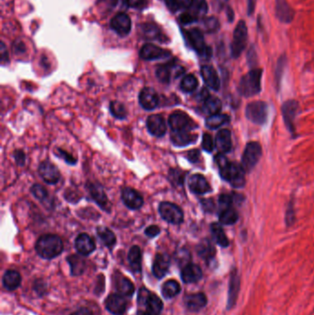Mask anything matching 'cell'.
Returning a JSON list of instances; mask_svg holds the SVG:
<instances>
[{
  "instance_id": "24",
  "label": "cell",
  "mask_w": 314,
  "mask_h": 315,
  "mask_svg": "<svg viewBox=\"0 0 314 315\" xmlns=\"http://www.w3.org/2000/svg\"><path fill=\"white\" fill-rule=\"evenodd\" d=\"M141 34L147 40L161 42V43L169 41L167 37L162 33V31L158 28L157 26L152 23L142 24Z\"/></svg>"
},
{
  "instance_id": "61",
  "label": "cell",
  "mask_w": 314,
  "mask_h": 315,
  "mask_svg": "<svg viewBox=\"0 0 314 315\" xmlns=\"http://www.w3.org/2000/svg\"><path fill=\"white\" fill-rule=\"evenodd\" d=\"M71 315H89V311L86 310H81L72 313Z\"/></svg>"
},
{
  "instance_id": "5",
  "label": "cell",
  "mask_w": 314,
  "mask_h": 315,
  "mask_svg": "<svg viewBox=\"0 0 314 315\" xmlns=\"http://www.w3.org/2000/svg\"><path fill=\"white\" fill-rule=\"evenodd\" d=\"M184 35H185V39L189 44V46H191L194 51L198 52L199 56L207 57V58L211 56L212 55L211 48L206 45L202 31L199 29L193 28L192 30L185 31Z\"/></svg>"
},
{
  "instance_id": "14",
  "label": "cell",
  "mask_w": 314,
  "mask_h": 315,
  "mask_svg": "<svg viewBox=\"0 0 314 315\" xmlns=\"http://www.w3.org/2000/svg\"><path fill=\"white\" fill-rule=\"evenodd\" d=\"M111 27L118 35L127 36L131 31V19L126 13H118L111 19Z\"/></svg>"
},
{
  "instance_id": "62",
  "label": "cell",
  "mask_w": 314,
  "mask_h": 315,
  "mask_svg": "<svg viewBox=\"0 0 314 315\" xmlns=\"http://www.w3.org/2000/svg\"><path fill=\"white\" fill-rule=\"evenodd\" d=\"M228 16L229 21H233V19H234V13H233L232 10L229 9V8H228Z\"/></svg>"
},
{
  "instance_id": "22",
  "label": "cell",
  "mask_w": 314,
  "mask_h": 315,
  "mask_svg": "<svg viewBox=\"0 0 314 315\" xmlns=\"http://www.w3.org/2000/svg\"><path fill=\"white\" fill-rule=\"evenodd\" d=\"M75 247L78 254L82 255H89L96 248L95 243L91 236L86 233H81L76 237L75 241Z\"/></svg>"
},
{
  "instance_id": "35",
  "label": "cell",
  "mask_w": 314,
  "mask_h": 315,
  "mask_svg": "<svg viewBox=\"0 0 314 315\" xmlns=\"http://www.w3.org/2000/svg\"><path fill=\"white\" fill-rule=\"evenodd\" d=\"M221 108H222V104L218 98L208 97V99L204 102L203 110L206 113L213 115V114H217L220 112Z\"/></svg>"
},
{
  "instance_id": "57",
  "label": "cell",
  "mask_w": 314,
  "mask_h": 315,
  "mask_svg": "<svg viewBox=\"0 0 314 315\" xmlns=\"http://www.w3.org/2000/svg\"><path fill=\"white\" fill-rule=\"evenodd\" d=\"M1 61H2L3 65L9 62V54H8V51L6 50L4 43H1Z\"/></svg>"
},
{
  "instance_id": "23",
  "label": "cell",
  "mask_w": 314,
  "mask_h": 315,
  "mask_svg": "<svg viewBox=\"0 0 314 315\" xmlns=\"http://www.w3.org/2000/svg\"><path fill=\"white\" fill-rule=\"evenodd\" d=\"M298 110H299V104L296 101H288L284 103L283 107H282L284 121L286 123V126L292 132L295 129L294 120L297 115Z\"/></svg>"
},
{
  "instance_id": "64",
  "label": "cell",
  "mask_w": 314,
  "mask_h": 315,
  "mask_svg": "<svg viewBox=\"0 0 314 315\" xmlns=\"http://www.w3.org/2000/svg\"><path fill=\"white\" fill-rule=\"evenodd\" d=\"M138 315H154L152 314L151 312H149V311H141V312H139Z\"/></svg>"
},
{
  "instance_id": "39",
  "label": "cell",
  "mask_w": 314,
  "mask_h": 315,
  "mask_svg": "<svg viewBox=\"0 0 314 315\" xmlns=\"http://www.w3.org/2000/svg\"><path fill=\"white\" fill-rule=\"evenodd\" d=\"M198 254L205 260L212 259L216 254L214 246L208 241H204L198 245Z\"/></svg>"
},
{
  "instance_id": "47",
  "label": "cell",
  "mask_w": 314,
  "mask_h": 315,
  "mask_svg": "<svg viewBox=\"0 0 314 315\" xmlns=\"http://www.w3.org/2000/svg\"><path fill=\"white\" fill-rule=\"evenodd\" d=\"M169 178L174 185L182 186L185 179V173H183V172L177 169H172L169 173Z\"/></svg>"
},
{
  "instance_id": "52",
  "label": "cell",
  "mask_w": 314,
  "mask_h": 315,
  "mask_svg": "<svg viewBox=\"0 0 314 315\" xmlns=\"http://www.w3.org/2000/svg\"><path fill=\"white\" fill-rule=\"evenodd\" d=\"M14 159L15 162L19 166H23L26 161L25 153L23 152V150L21 149H17L14 151Z\"/></svg>"
},
{
  "instance_id": "13",
  "label": "cell",
  "mask_w": 314,
  "mask_h": 315,
  "mask_svg": "<svg viewBox=\"0 0 314 315\" xmlns=\"http://www.w3.org/2000/svg\"><path fill=\"white\" fill-rule=\"evenodd\" d=\"M147 128L149 134L157 137H162L167 132V126L162 114H152L147 117Z\"/></svg>"
},
{
  "instance_id": "19",
  "label": "cell",
  "mask_w": 314,
  "mask_h": 315,
  "mask_svg": "<svg viewBox=\"0 0 314 315\" xmlns=\"http://www.w3.org/2000/svg\"><path fill=\"white\" fill-rule=\"evenodd\" d=\"M276 16L284 23H290L295 17V11L286 0H276Z\"/></svg>"
},
{
  "instance_id": "21",
  "label": "cell",
  "mask_w": 314,
  "mask_h": 315,
  "mask_svg": "<svg viewBox=\"0 0 314 315\" xmlns=\"http://www.w3.org/2000/svg\"><path fill=\"white\" fill-rule=\"evenodd\" d=\"M241 280L236 270H233L230 274L229 285H228V309H231L234 307L236 301L238 300L239 292H240Z\"/></svg>"
},
{
  "instance_id": "8",
  "label": "cell",
  "mask_w": 314,
  "mask_h": 315,
  "mask_svg": "<svg viewBox=\"0 0 314 315\" xmlns=\"http://www.w3.org/2000/svg\"><path fill=\"white\" fill-rule=\"evenodd\" d=\"M159 212L162 219L169 223L179 225L183 221V212L180 207L171 202H162L159 206Z\"/></svg>"
},
{
  "instance_id": "10",
  "label": "cell",
  "mask_w": 314,
  "mask_h": 315,
  "mask_svg": "<svg viewBox=\"0 0 314 315\" xmlns=\"http://www.w3.org/2000/svg\"><path fill=\"white\" fill-rule=\"evenodd\" d=\"M246 116L250 121L263 125L266 122L268 117V108L266 103L263 102H253L246 107Z\"/></svg>"
},
{
  "instance_id": "18",
  "label": "cell",
  "mask_w": 314,
  "mask_h": 315,
  "mask_svg": "<svg viewBox=\"0 0 314 315\" xmlns=\"http://www.w3.org/2000/svg\"><path fill=\"white\" fill-rule=\"evenodd\" d=\"M107 310L114 315H122L127 310V300L121 294H111L105 301Z\"/></svg>"
},
{
  "instance_id": "38",
  "label": "cell",
  "mask_w": 314,
  "mask_h": 315,
  "mask_svg": "<svg viewBox=\"0 0 314 315\" xmlns=\"http://www.w3.org/2000/svg\"><path fill=\"white\" fill-rule=\"evenodd\" d=\"M162 294L167 298H173L176 295L179 294V292L181 291V287L175 280H169L167 282H165L162 286Z\"/></svg>"
},
{
  "instance_id": "15",
  "label": "cell",
  "mask_w": 314,
  "mask_h": 315,
  "mask_svg": "<svg viewBox=\"0 0 314 315\" xmlns=\"http://www.w3.org/2000/svg\"><path fill=\"white\" fill-rule=\"evenodd\" d=\"M122 200L128 209L137 210L144 204V199L140 193L131 187H125L122 190Z\"/></svg>"
},
{
  "instance_id": "54",
  "label": "cell",
  "mask_w": 314,
  "mask_h": 315,
  "mask_svg": "<svg viewBox=\"0 0 314 315\" xmlns=\"http://www.w3.org/2000/svg\"><path fill=\"white\" fill-rule=\"evenodd\" d=\"M199 157H200V151L198 149H192L187 153L188 161L190 163H198Z\"/></svg>"
},
{
  "instance_id": "3",
  "label": "cell",
  "mask_w": 314,
  "mask_h": 315,
  "mask_svg": "<svg viewBox=\"0 0 314 315\" xmlns=\"http://www.w3.org/2000/svg\"><path fill=\"white\" fill-rule=\"evenodd\" d=\"M262 69H253L243 76L239 84V92L245 97L256 95L261 91Z\"/></svg>"
},
{
  "instance_id": "2",
  "label": "cell",
  "mask_w": 314,
  "mask_h": 315,
  "mask_svg": "<svg viewBox=\"0 0 314 315\" xmlns=\"http://www.w3.org/2000/svg\"><path fill=\"white\" fill-rule=\"evenodd\" d=\"M35 249L41 257L45 259H53L63 252L64 244L57 235L46 234L38 239Z\"/></svg>"
},
{
  "instance_id": "44",
  "label": "cell",
  "mask_w": 314,
  "mask_h": 315,
  "mask_svg": "<svg viewBox=\"0 0 314 315\" xmlns=\"http://www.w3.org/2000/svg\"><path fill=\"white\" fill-rule=\"evenodd\" d=\"M172 66L170 64L159 66L157 71H156L158 80L162 83H165V84L170 83L171 77H172Z\"/></svg>"
},
{
  "instance_id": "55",
  "label": "cell",
  "mask_w": 314,
  "mask_h": 315,
  "mask_svg": "<svg viewBox=\"0 0 314 315\" xmlns=\"http://www.w3.org/2000/svg\"><path fill=\"white\" fill-rule=\"evenodd\" d=\"M113 7L115 8V9H118V10H120V11H125V10H127L128 9V2H127V0H114V2H113Z\"/></svg>"
},
{
  "instance_id": "9",
  "label": "cell",
  "mask_w": 314,
  "mask_h": 315,
  "mask_svg": "<svg viewBox=\"0 0 314 315\" xmlns=\"http://www.w3.org/2000/svg\"><path fill=\"white\" fill-rule=\"evenodd\" d=\"M169 126L172 128V132H183L191 131L193 129L194 124L186 112L177 111L169 117Z\"/></svg>"
},
{
  "instance_id": "49",
  "label": "cell",
  "mask_w": 314,
  "mask_h": 315,
  "mask_svg": "<svg viewBox=\"0 0 314 315\" xmlns=\"http://www.w3.org/2000/svg\"><path fill=\"white\" fill-rule=\"evenodd\" d=\"M204 27L208 32H215V31H218V28H219V22L214 17L207 18L204 20Z\"/></svg>"
},
{
  "instance_id": "4",
  "label": "cell",
  "mask_w": 314,
  "mask_h": 315,
  "mask_svg": "<svg viewBox=\"0 0 314 315\" xmlns=\"http://www.w3.org/2000/svg\"><path fill=\"white\" fill-rule=\"evenodd\" d=\"M208 11V3L206 0H192L187 10L180 16V21L184 25L191 24L204 18Z\"/></svg>"
},
{
  "instance_id": "27",
  "label": "cell",
  "mask_w": 314,
  "mask_h": 315,
  "mask_svg": "<svg viewBox=\"0 0 314 315\" xmlns=\"http://www.w3.org/2000/svg\"><path fill=\"white\" fill-rule=\"evenodd\" d=\"M182 280L185 283H195L202 279V270L198 264H188L182 270Z\"/></svg>"
},
{
  "instance_id": "26",
  "label": "cell",
  "mask_w": 314,
  "mask_h": 315,
  "mask_svg": "<svg viewBox=\"0 0 314 315\" xmlns=\"http://www.w3.org/2000/svg\"><path fill=\"white\" fill-rule=\"evenodd\" d=\"M201 76L205 83L210 89H212L214 91H218L220 87V82H219L218 73L213 66H203L201 67Z\"/></svg>"
},
{
  "instance_id": "31",
  "label": "cell",
  "mask_w": 314,
  "mask_h": 315,
  "mask_svg": "<svg viewBox=\"0 0 314 315\" xmlns=\"http://www.w3.org/2000/svg\"><path fill=\"white\" fill-rule=\"evenodd\" d=\"M21 282L20 274L14 270H9L3 277V285L7 290H14L19 287Z\"/></svg>"
},
{
  "instance_id": "7",
  "label": "cell",
  "mask_w": 314,
  "mask_h": 315,
  "mask_svg": "<svg viewBox=\"0 0 314 315\" xmlns=\"http://www.w3.org/2000/svg\"><path fill=\"white\" fill-rule=\"evenodd\" d=\"M262 156V147L257 142H250L245 147L242 161V167L244 172L250 173Z\"/></svg>"
},
{
  "instance_id": "20",
  "label": "cell",
  "mask_w": 314,
  "mask_h": 315,
  "mask_svg": "<svg viewBox=\"0 0 314 315\" xmlns=\"http://www.w3.org/2000/svg\"><path fill=\"white\" fill-rule=\"evenodd\" d=\"M189 188L192 193L197 194H204L211 191V186L208 183L207 179L201 174H193L188 182Z\"/></svg>"
},
{
  "instance_id": "43",
  "label": "cell",
  "mask_w": 314,
  "mask_h": 315,
  "mask_svg": "<svg viewBox=\"0 0 314 315\" xmlns=\"http://www.w3.org/2000/svg\"><path fill=\"white\" fill-rule=\"evenodd\" d=\"M198 86V78L193 75H186L181 82V90L182 92L190 93L197 90Z\"/></svg>"
},
{
  "instance_id": "59",
  "label": "cell",
  "mask_w": 314,
  "mask_h": 315,
  "mask_svg": "<svg viewBox=\"0 0 314 315\" xmlns=\"http://www.w3.org/2000/svg\"><path fill=\"white\" fill-rule=\"evenodd\" d=\"M202 206L204 209H205L206 211H208V212H211V211H213V209L215 208V206H214V203H213L212 200H210V199H208V200H203Z\"/></svg>"
},
{
  "instance_id": "16",
  "label": "cell",
  "mask_w": 314,
  "mask_h": 315,
  "mask_svg": "<svg viewBox=\"0 0 314 315\" xmlns=\"http://www.w3.org/2000/svg\"><path fill=\"white\" fill-rule=\"evenodd\" d=\"M88 190L91 193V198L98 204V206L107 212H110L111 205L109 202V199L107 198L106 193L101 185L98 183H90L88 184Z\"/></svg>"
},
{
  "instance_id": "6",
  "label": "cell",
  "mask_w": 314,
  "mask_h": 315,
  "mask_svg": "<svg viewBox=\"0 0 314 315\" xmlns=\"http://www.w3.org/2000/svg\"><path fill=\"white\" fill-rule=\"evenodd\" d=\"M248 39V29L244 21H239L233 32V39L230 46L231 56L237 58L244 51Z\"/></svg>"
},
{
  "instance_id": "34",
  "label": "cell",
  "mask_w": 314,
  "mask_h": 315,
  "mask_svg": "<svg viewBox=\"0 0 314 315\" xmlns=\"http://www.w3.org/2000/svg\"><path fill=\"white\" fill-rule=\"evenodd\" d=\"M144 305L147 307V311L151 312L152 314L154 315L160 314L162 310V308H163L162 300L158 296L153 295L152 293L148 295L147 300Z\"/></svg>"
},
{
  "instance_id": "41",
  "label": "cell",
  "mask_w": 314,
  "mask_h": 315,
  "mask_svg": "<svg viewBox=\"0 0 314 315\" xmlns=\"http://www.w3.org/2000/svg\"><path fill=\"white\" fill-rule=\"evenodd\" d=\"M238 213L230 208L223 209L219 214V221L224 225H232L238 220Z\"/></svg>"
},
{
  "instance_id": "33",
  "label": "cell",
  "mask_w": 314,
  "mask_h": 315,
  "mask_svg": "<svg viewBox=\"0 0 314 315\" xmlns=\"http://www.w3.org/2000/svg\"><path fill=\"white\" fill-rule=\"evenodd\" d=\"M141 250L138 246L135 245L131 247L128 253V261L132 269L136 273L141 271Z\"/></svg>"
},
{
  "instance_id": "12",
  "label": "cell",
  "mask_w": 314,
  "mask_h": 315,
  "mask_svg": "<svg viewBox=\"0 0 314 315\" xmlns=\"http://www.w3.org/2000/svg\"><path fill=\"white\" fill-rule=\"evenodd\" d=\"M139 56L143 60L152 61L169 57L171 56V52L168 51L166 49H162L161 47L154 46L152 44H146L142 46L139 52Z\"/></svg>"
},
{
  "instance_id": "50",
  "label": "cell",
  "mask_w": 314,
  "mask_h": 315,
  "mask_svg": "<svg viewBox=\"0 0 314 315\" xmlns=\"http://www.w3.org/2000/svg\"><path fill=\"white\" fill-rule=\"evenodd\" d=\"M57 157L63 159L67 164L69 165H75L76 163V158L73 157L71 154L66 152L65 150H63L62 148H56V152H55Z\"/></svg>"
},
{
  "instance_id": "1",
  "label": "cell",
  "mask_w": 314,
  "mask_h": 315,
  "mask_svg": "<svg viewBox=\"0 0 314 315\" xmlns=\"http://www.w3.org/2000/svg\"><path fill=\"white\" fill-rule=\"evenodd\" d=\"M216 163L218 164L221 177L229 182L234 187L240 188L245 184V172L242 166L230 163L222 153L217 155Z\"/></svg>"
},
{
  "instance_id": "25",
  "label": "cell",
  "mask_w": 314,
  "mask_h": 315,
  "mask_svg": "<svg viewBox=\"0 0 314 315\" xmlns=\"http://www.w3.org/2000/svg\"><path fill=\"white\" fill-rule=\"evenodd\" d=\"M170 267V257L166 254H158L154 260L152 271L158 279H162L167 274Z\"/></svg>"
},
{
  "instance_id": "29",
  "label": "cell",
  "mask_w": 314,
  "mask_h": 315,
  "mask_svg": "<svg viewBox=\"0 0 314 315\" xmlns=\"http://www.w3.org/2000/svg\"><path fill=\"white\" fill-rule=\"evenodd\" d=\"M184 301H185L186 307L192 311H198L201 310L208 303L207 297L203 293L188 295L185 297Z\"/></svg>"
},
{
  "instance_id": "32",
  "label": "cell",
  "mask_w": 314,
  "mask_h": 315,
  "mask_svg": "<svg viewBox=\"0 0 314 315\" xmlns=\"http://www.w3.org/2000/svg\"><path fill=\"white\" fill-rule=\"evenodd\" d=\"M97 234H98V237L101 240V243L109 248H111L114 244H116L115 235L111 231V229H108L107 227H103V226L98 227L97 228Z\"/></svg>"
},
{
  "instance_id": "53",
  "label": "cell",
  "mask_w": 314,
  "mask_h": 315,
  "mask_svg": "<svg viewBox=\"0 0 314 315\" xmlns=\"http://www.w3.org/2000/svg\"><path fill=\"white\" fill-rule=\"evenodd\" d=\"M160 233H161V229L156 225H151V226L147 227L146 230H145V234L148 237H150V238H154V237H156Z\"/></svg>"
},
{
  "instance_id": "60",
  "label": "cell",
  "mask_w": 314,
  "mask_h": 315,
  "mask_svg": "<svg viewBox=\"0 0 314 315\" xmlns=\"http://www.w3.org/2000/svg\"><path fill=\"white\" fill-rule=\"evenodd\" d=\"M128 5L132 8H139L144 4L145 0H127Z\"/></svg>"
},
{
  "instance_id": "51",
  "label": "cell",
  "mask_w": 314,
  "mask_h": 315,
  "mask_svg": "<svg viewBox=\"0 0 314 315\" xmlns=\"http://www.w3.org/2000/svg\"><path fill=\"white\" fill-rule=\"evenodd\" d=\"M214 141L213 138L209 134H204L202 139V147L205 151L207 152H211L214 148Z\"/></svg>"
},
{
  "instance_id": "45",
  "label": "cell",
  "mask_w": 314,
  "mask_h": 315,
  "mask_svg": "<svg viewBox=\"0 0 314 315\" xmlns=\"http://www.w3.org/2000/svg\"><path fill=\"white\" fill-rule=\"evenodd\" d=\"M165 3L170 11L175 13L182 10H187L191 4V0H165Z\"/></svg>"
},
{
  "instance_id": "56",
  "label": "cell",
  "mask_w": 314,
  "mask_h": 315,
  "mask_svg": "<svg viewBox=\"0 0 314 315\" xmlns=\"http://www.w3.org/2000/svg\"><path fill=\"white\" fill-rule=\"evenodd\" d=\"M219 204H220L221 206H223L224 209L229 208V206H230V204H231V198H230L229 195H228V194H222V195L219 198Z\"/></svg>"
},
{
  "instance_id": "40",
  "label": "cell",
  "mask_w": 314,
  "mask_h": 315,
  "mask_svg": "<svg viewBox=\"0 0 314 315\" xmlns=\"http://www.w3.org/2000/svg\"><path fill=\"white\" fill-rule=\"evenodd\" d=\"M228 121V116L226 114L217 113L210 115L206 121V126L210 129H217L218 127H222L224 124Z\"/></svg>"
},
{
  "instance_id": "36",
  "label": "cell",
  "mask_w": 314,
  "mask_h": 315,
  "mask_svg": "<svg viewBox=\"0 0 314 315\" xmlns=\"http://www.w3.org/2000/svg\"><path fill=\"white\" fill-rule=\"evenodd\" d=\"M211 231L214 239L218 245H220L221 247H228L229 242L219 224L213 223L211 225Z\"/></svg>"
},
{
  "instance_id": "11",
  "label": "cell",
  "mask_w": 314,
  "mask_h": 315,
  "mask_svg": "<svg viewBox=\"0 0 314 315\" xmlns=\"http://www.w3.org/2000/svg\"><path fill=\"white\" fill-rule=\"evenodd\" d=\"M38 173L42 179L48 184H56L60 180L61 174L56 165L48 161L40 163Z\"/></svg>"
},
{
  "instance_id": "42",
  "label": "cell",
  "mask_w": 314,
  "mask_h": 315,
  "mask_svg": "<svg viewBox=\"0 0 314 315\" xmlns=\"http://www.w3.org/2000/svg\"><path fill=\"white\" fill-rule=\"evenodd\" d=\"M110 112L111 115L119 120H124L127 117V110L125 104L117 101H112L110 103Z\"/></svg>"
},
{
  "instance_id": "30",
  "label": "cell",
  "mask_w": 314,
  "mask_h": 315,
  "mask_svg": "<svg viewBox=\"0 0 314 315\" xmlns=\"http://www.w3.org/2000/svg\"><path fill=\"white\" fill-rule=\"evenodd\" d=\"M231 134L227 129H222L216 137V147L220 153L228 152L231 148Z\"/></svg>"
},
{
  "instance_id": "28",
  "label": "cell",
  "mask_w": 314,
  "mask_h": 315,
  "mask_svg": "<svg viewBox=\"0 0 314 315\" xmlns=\"http://www.w3.org/2000/svg\"><path fill=\"white\" fill-rule=\"evenodd\" d=\"M172 142L176 147H186L190 144H193L198 140V135L192 134L191 131L183 132H172Z\"/></svg>"
},
{
  "instance_id": "63",
  "label": "cell",
  "mask_w": 314,
  "mask_h": 315,
  "mask_svg": "<svg viewBox=\"0 0 314 315\" xmlns=\"http://www.w3.org/2000/svg\"><path fill=\"white\" fill-rule=\"evenodd\" d=\"M253 7L252 5V0H249V14H251L252 13V11H253Z\"/></svg>"
},
{
  "instance_id": "48",
  "label": "cell",
  "mask_w": 314,
  "mask_h": 315,
  "mask_svg": "<svg viewBox=\"0 0 314 315\" xmlns=\"http://www.w3.org/2000/svg\"><path fill=\"white\" fill-rule=\"evenodd\" d=\"M30 192L33 194V196H34L35 199L40 200V201L46 200V199H47V196H48V192H47V190H46L43 185L38 184V183L32 185V187L30 188Z\"/></svg>"
},
{
  "instance_id": "37",
  "label": "cell",
  "mask_w": 314,
  "mask_h": 315,
  "mask_svg": "<svg viewBox=\"0 0 314 315\" xmlns=\"http://www.w3.org/2000/svg\"><path fill=\"white\" fill-rule=\"evenodd\" d=\"M115 286H116L118 292L123 296H128L129 297L135 291L134 285L130 280H127V278L121 277L120 279L115 280Z\"/></svg>"
},
{
  "instance_id": "58",
  "label": "cell",
  "mask_w": 314,
  "mask_h": 315,
  "mask_svg": "<svg viewBox=\"0 0 314 315\" xmlns=\"http://www.w3.org/2000/svg\"><path fill=\"white\" fill-rule=\"evenodd\" d=\"M13 48H14V52L17 53V54H22V53H24L26 51L25 45L22 42H16V43H14Z\"/></svg>"
},
{
  "instance_id": "17",
  "label": "cell",
  "mask_w": 314,
  "mask_h": 315,
  "mask_svg": "<svg viewBox=\"0 0 314 315\" xmlns=\"http://www.w3.org/2000/svg\"><path fill=\"white\" fill-rule=\"evenodd\" d=\"M139 103L143 109L151 111L159 105L160 98L157 92L152 88H144L139 93Z\"/></svg>"
},
{
  "instance_id": "46",
  "label": "cell",
  "mask_w": 314,
  "mask_h": 315,
  "mask_svg": "<svg viewBox=\"0 0 314 315\" xmlns=\"http://www.w3.org/2000/svg\"><path fill=\"white\" fill-rule=\"evenodd\" d=\"M68 262L70 264L71 271L73 274H81L83 273L85 268V262L81 259V257L76 255H72L68 258Z\"/></svg>"
}]
</instances>
